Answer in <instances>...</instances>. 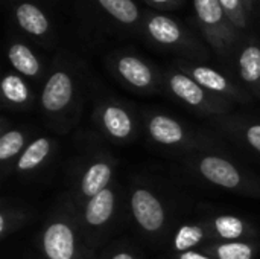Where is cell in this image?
<instances>
[{"instance_id":"9c48e42d","label":"cell","mask_w":260,"mask_h":259,"mask_svg":"<svg viewBox=\"0 0 260 259\" xmlns=\"http://www.w3.org/2000/svg\"><path fill=\"white\" fill-rule=\"evenodd\" d=\"M114 172V163L111 159H96L87 168H84L79 179V192L84 198H91L110 188Z\"/></svg>"},{"instance_id":"ba28073f","label":"cell","mask_w":260,"mask_h":259,"mask_svg":"<svg viewBox=\"0 0 260 259\" xmlns=\"http://www.w3.org/2000/svg\"><path fill=\"white\" fill-rule=\"evenodd\" d=\"M189 76H192L200 85L206 90L224 98L233 99L239 102H248V95L238 89L229 78H225L221 72L207 67V66H192L189 67Z\"/></svg>"},{"instance_id":"2e32d148","label":"cell","mask_w":260,"mask_h":259,"mask_svg":"<svg viewBox=\"0 0 260 259\" xmlns=\"http://www.w3.org/2000/svg\"><path fill=\"white\" fill-rule=\"evenodd\" d=\"M239 75L242 81L260 95V47L247 46L239 55Z\"/></svg>"},{"instance_id":"4fadbf2b","label":"cell","mask_w":260,"mask_h":259,"mask_svg":"<svg viewBox=\"0 0 260 259\" xmlns=\"http://www.w3.org/2000/svg\"><path fill=\"white\" fill-rule=\"evenodd\" d=\"M53 151V142L49 137H37L29 145H26L24 151L15 160V169L20 174H29L41 168Z\"/></svg>"},{"instance_id":"83f0119b","label":"cell","mask_w":260,"mask_h":259,"mask_svg":"<svg viewBox=\"0 0 260 259\" xmlns=\"http://www.w3.org/2000/svg\"><path fill=\"white\" fill-rule=\"evenodd\" d=\"M108 259H139L133 252L129 250H117L114 252Z\"/></svg>"},{"instance_id":"5b68a950","label":"cell","mask_w":260,"mask_h":259,"mask_svg":"<svg viewBox=\"0 0 260 259\" xmlns=\"http://www.w3.org/2000/svg\"><path fill=\"white\" fill-rule=\"evenodd\" d=\"M131 214L137 226L149 235H157L165 229L166 209L161 200L148 188H136L129 195Z\"/></svg>"},{"instance_id":"4316f807","label":"cell","mask_w":260,"mask_h":259,"mask_svg":"<svg viewBox=\"0 0 260 259\" xmlns=\"http://www.w3.org/2000/svg\"><path fill=\"white\" fill-rule=\"evenodd\" d=\"M175 259H215L212 258L209 253H203V252H197V250H187V252H183V253H177V258Z\"/></svg>"},{"instance_id":"5bb4252c","label":"cell","mask_w":260,"mask_h":259,"mask_svg":"<svg viewBox=\"0 0 260 259\" xmlns=\"http://www.w3.org/2000/svg\"><path fill=\"white\" fill-rule=\"evenodd\" d=\"M193 5L200 21L210 35V40L215 46L224 47V38L218 32V27H221L225 12L219 0H193Z\"/></svg>"},{"instance_id":"ffe728a7","label":"cell","mask_w":260,"mask_h":259,"mask_svg":"<svg viewBox=\"0 0 260 259\" xmlns=\"http://www.w3.org/2000/svg\"><path fill=\"white\" fill-rule=\"evenodd\" d=\"M8 60L11 66L24 76H37L40 73L41 66H40L38 58L34 55V52L27 46L21 43H15L9 47Z\"/></svg>"},{"instance_id":"603a6c76","label":"cell","mask_w":260,"mask_h":259,"mask_svg":"<svg viewBox=\"0 0 260 259\" xmlns=\"http://www.w3.org/2000/svg\"><path fill=\"white\" fill-rule=\"evenodd\" d=\"M98 2L110 15H113L120 23L131 24L139 18V9L133 0H98Z\"/></svg>"},{"instance_id":"9a60e30c","label":"cell","mask_w":260,"mask_h":259,"mask_svg":"<svg viewBox=\"0 0 260 259\" xmlns=\"http://www.w3.org/2000/svg\"><path fill=\"white\" fill-rule=\"evenodd\" d=\"M204 252L215 259H254L257 246L250 241H219L206 246Z\"/></svg>"},{"instance_id":"f1b7e54d","label":"cell","mask_w":260,"mask_h":259,"mask_svg":"<svg viewBox=\"0 0 260 259\" xmlns=\"http://www.w3.org/2000/svg\"><path fill=\"white\" fill-rule=\"evenodd\" d=\"M151 2H154V3H157V5H165V3H168V2H171V0H151Z\"/></svg>"},{"instance_id":"d6986e66","label":"cell","mask_w":260,"mask_h":259,"mask_svg":"<svg viewBox=\"0 0 260 259\" xmlns=\"http://www.w3.org/2000/svg\"><path fill=\"white\" fill-rule=\"evenodd\" d=\"M3 99L12 107H24L30 102V92L24 79L18 75H5L0 82Z\"/></svg>"},{"instance_id":"cb8c5ba5","label":"cell","mask_w":260,"mask_h":259,"mask_svg":"<svg viewBox=\"0 0 260 259\" xmlns=\"http://www.w3.org/2000/svg\"><path fill=\"white\" fill-rule=\"evenodd\" d=\"M26 223V214L20 208H8L5 203L2 206V215H0V237L5 240L8 235L14 234L17 229H20Z\"/></svg>"},{"instance_id":"52a82bcc","label":"cell","mask_w":260,"mask_h":259,"mask_svg":"<svg viewBox=\"0 0 260 259\" xmlns=\"http://www.w3.org/2000/svg\"><path fill=\"white\" fill-rule=\"evenodd\" d=\"M146 130L149 137L157 145L168 147V148L184 147L192 139L186 127L168 114H160V113L151 114L146 122Z\"/></svg>"},{"instance_id":"8fae6325","label":"cell","mask_w":260,"mask_h":259,"mask_svg":"<svg viewBox=\"0 0 260 259\" xmlns=\"http://www.w3.org/2000/svg\"><path fill=\"white\" fill-rule=\"evenodd\" d=\"M120 78L137 90H149L154 85V73L151 67L137 56L125 55L117 60L116 64Z\"/></svg>"},{"instance_id":"7c38bea8","label":"cell","mask_w":260,"mask_h":259,"mask_svg":"<svg viewBox=\"0 0 260 259\" xmlns=\"http://www.w3.org/2000/svg\"><path fill=\"white\" fill-rule=\"evenodd\" d=\"M206 226L210 235L221 241H242L244 238H251L254 235L251 226L236 215L215 217L212 223Z\"/></svg>"},{"instance_id":"7402d4cb","label":"cell","mask_w":260,"mask_h":259,"mask_svg":"<svg viewBox=\"0 0 260 259\" xmlns=\"http://www.w3.org/2000/svg\"><path fill=\"white\" fill-rule=\"evenodd\" d=\"M26 134L21 130L11 128L3 131L0 136V162L3 165L12 162L15 157L18 159L20 154L24 151Z\"/></svg>"},{"instance_id":"d4e9b609","label":"cell","mask_w":260,"mask_h":259,"mask_svg":"<svg viewBox=\"0 0 260 259\" xmlns=\"http://www.w3.org/2000/svg\"><path fill=\"white\" fill-rule=\"evenodd\" d=\"M219 3L224 8V12L233 21V24H236L238 27L245 26V12L242 9L241 0H219Z\"/></svg>"},{"instance_id":"7a4b0ae2","label":"cell","mask_w":260,"mask_h":259,"mask_svg":"<svg viewBox=\"0 0 260 259\" xmlns=\"http://www.w3.org/2000/svg\"><path fill=\"white\" fill-rule=\"evenodd\" d=\"M169 92L192 110L203 114H222L232 108V104L224 98L206 90L192 76L183 72L169 73L166 78Z\"/></svg>"},{"instance_id":"44dd1931","label":"cell","mask_w":260,"mask_h":259,"mask_svg":"<svg viewBox=\"0 0 260 259\" xmlns=\"http://www.w3.org/2000/svg\"><path fill=\"white\" fill-rule=\"evenodd\" d=\"M149 35L160 44H175L181 40L180 26L169 17L155 15L148 21Z\"/></svg>"},{"instance_id":"8992f818","label":"cell","mask_w":260,"mask_h":259,"mask_svg":"<svg viewBox=\"0 0 260 259\" xmlns=\"http://www.w3.org/2000/svg\"><path fill=\"white\" fill-rule=\"evenodd\" d=\"M94 122L98 128L111 140L128 142L136 136L137 122L134 114L122 104L107 102L94 111Z\"/></svg>"},{"instance_id":"277c9868","label":"cell","mask_w":260,"mask_h":259,"mask_svg":"<svg viewBox=\"0 0 260 259\" xmlns=\"http://www.w3.org/2000/svg\"><path fill=\"white\" fill-rule=\"evenodd\" d=\"M41 249L47 259H88L76 226L64 217L46 224L41 235Z\"/></svg>"},{"instance_id":"ac0fdd59","label":"cell","mask_w":260,"mask_h":259,"mask_svg":"<svg viewBox=\"0 0 260 259\" xmlns=\"http://www.w3.org/2000/svg\"><path fill=\"white\" fill-rule=\"evenodd\" d=\"M15 15L20 27L32 35H44L49 29L47 17L38 6L32 3H21L17 8Z\"/></svg>"},{"instance_id":"484cf974","label":"cell","mask_w":260,"mask_h":259,"mask_svg":"<svg viewBox=\"0 0 260 259\" xmlns=\"http://www.w3.org/2000/svg\"><path fill=\"white\" fill-rule=\"evenodd\" d=\"M242 139L253 151L260 154V124H251L242 130Z\"/></svg>"},{"instance_id":"3957f363","label":"cell","mask_w":260,"mask_h":259,"mask_svg":"<svg viewBox=\"0 0 260 259\" xmlns=\"http://www.w3.org/2000/svg\"><path fill=\"white\" fill-rule=\"evenodd\" d=\"M192 165L204 180L219 188L245 194H256L259 191L256 182L247 177L232 160H227L221 156L203 154L193 159Z\"/></svg>"},{"instance_id":"6da1fadb","label":"cell","mask_w":260,"mask_h":259,"mask_svg":"<svg viewBox=\"0 0 260 259\" xmlns=\"http://www.w3.org/2000/svg\"><path fill=\"white\" fill-rule=\"evenodd\" d=\"M41 108L58 131H67L75 118V82L66 70L53 72L41 92Z\"/></svg>"},{"instance_id":"e0dca14e","label":"cell","mask_w":260,"mask_h":259,"mask_svg":"<svg viewBox=\"0 0 260 259\" xmlns=\"http://www.w3.org/2000/svg\"><path fill=\"white\" fill-rule=\"evenodd\" d=\"M209 237L212 235L206 224H184L175 232L172 238V249L177 253L195 250Z\"/></svg>"},{"instance_id":"30bf717a","label":"cell","mask_w":260,"mask_h":259,"mask_svg":"<svg viewBox=\"0 0 260 259\" xmlns=\"http://www.w3.org/2000/svg\"><path fill=\"white\" fill-rule=\"evenodd\" d=\"M116 209V194L113 188H107L98 195L87 200L82 211V221L91 229L104 227L113 218Z\"/></svg>"}]
</instances>
